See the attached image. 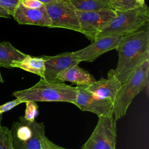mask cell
I'll return each instance as SVG.
<instances>
[{"mask_svg":"<svg viewBox=\"0 0 149 149\" xmlns=\"http://www.w3.org/2000/svg\"><path fill=\"white\" fill-rule=\"evenodd\" d=\"M116 50L118 62L114 71L122 85L141 64L149 60L148 26L123 36Z\"/></svg>","mask_w":149,"mask_h":149,"instance_id":"1","label":"cell"},{"mask_svg":"<svg viewBox=\"0 0 149 149\" xmlns=\"http://www.w3.org/2000/svg\"><path fill=\"white\" fill-rule=\"evenodd\" d=\"M13 95L23 102L55 101L74 104L77 95V88L63 82L48 81L41 78L34 86L14 91Z\"/></svg>","mask_w":149,"mask_h":149,"instance_id":"2","label":"cell"},{"mask_svg":"<svg viewBox=\"0 0 149 149\" xmlns=\"http://www.w3.org/2000/svg\"><path fill=\"white\" fill-rule=\"evenodd\" d=\"M115 12V17L101 31L96 39L108 36H125L141 29L149 22V8L146 4Z\"/></svg>","mask_w":149,"mask_h":149,"instance_id":"3","label":"cell"},{"mask_svg":"<svg viewBox=\"0 0 149 149\" xmlns=\"http://www.w3.org/2000/svg\"><path fill=\"white\" fill-rule=\"evenodd\" d=\"M149 60L141 64L128 80L121 85L113 102V115L115 120L126 113L132 100L148 84Z\"/></svg>","mask_w":149,"mask_h":149,"instance_id":"4","label":"cell"},{"mask_svg":"<svg viewBox=\"0 0 149 149\" xmlns=\"http://www.w3.org/2000/svg\"><path fill=\"white\" fill-rule=\"evenodd\" d=\"M10 132L14 149H42V140L45 136L43 122L30 121L22 116L13 123Z\"/></svg>","mask_w":149,"mask_h":149,"instance_id":"5","label":"cell"},{"mask_svg":"<svg viewBox=\"0 0 149 149\" xmlns=\"http://www.w3.org/2000/svg\"><path fill=\"white\" fill-rule=\"evenodd\" d=\"M51 20L50 28H64L80 32L76 9L70 0H62L45 4Z\"/></svg>","mask_w":149,"mask_h":149,"instance_id":"6","label":"cell"},{"mask_svg":"<svg viewBox=\"0 0 149 149\" xmlns=\"http://www.w3.org/2000/svg\"><path fill=\"white\" fill-rule=\"evenodd\" d=\"M116 120L113 116L98 117V123L81 149H116Z\"/></svg>","mask_w":149,"mask_h":149,"instance_id":"7","label":"cell"},{"mask_svg":"<svg viewBox=\"0 0 149 149\" xmlns=\"http://www.w3.org/2000/svg\"><path fill=\"white\" fill-rule=\"evenodd\" d=\"M78 17L80 33L87 39L93 41L101 31L115 17L112 9H102L92 12L76 10Z\"/></svg>","mask_w":149,"mask_h":149,"instance_id":"8","label":"cell"},{"mask_svg":"<svg viewBox=\"0 0 149 149\" xmlns=\"http://www.w3.org/2000/svg\"><path fill=\"white\" fill-rule=\"evenodd\" d=\"M86 84L77 85V95L73 104L82 111H88L98 117L113 116V102L100 98L88 91Z\"/></svg>","mask_w":149,"mask_h":149,"instance_id":"9","label":"cell"},{"mask_svg":"<svg viewBox=\"0 0 149 149\" xmlns=\"http://www.w3.org/2000/svg\"><path fill=\"white\" fill-rule=\"evenodd\" d=\"M123 36H108L97 38L87 47L73 52L74 55L81 62H91L102 54L116 49Z\"/></svg>","mask_w":149,"mask_h":149,"instance_id":"10","label":"cell"},{"mask_svg":"<svg viewBox=\"0 0 149 149\" xmlns=\"http://www.w3.org/2000/svg\"><path fill=\"white\" fill-rule=\"evenodd\" d=\"M41 57L44 60L45 65L44 79L48 81L59 82L56 80L59 73L80 63L73 52H66L55 56L42 55Z\"/></svg>","mask_w":149,"mask_h":149,"instance_id":"11","label":"cell"},{"mask_svg":"<svg viewBox=\"0 0 149 149\" xmlns=\"http://www.w3.org/2000/svg\"><path fill=\"white\" fill-rule=\"evenodd\" d=\"M121 84L115 76L114 69H110L107 78H101L91 84H86V89L94 95L102 99H108L113 102Z\"/></svg>","mask_w":149,"mask_h":149,"instance_id":"12","label":"cell"},{"mask_svg":"<svg viewBox=\"0 0 149 149\" xmlns=\"http://www.w3.org/2000/svg\"><path fill=\"white\" fill-rule=\"evenodd\" d=\"M12 16L20 24L48 27L51 26V20L47 14L45 5L40 9H33L24 6L20 2Z\"/></svg>","mask_w":149,"mask_h":149,"instance_id":"13","label":"cell"},{"mask_svg":"<svg viewBox=\"0 0 149 149\" xmlns=\"http://www.w3.org/2000/svg\"><path fill=\"white\" fill-rule=\"evenodd\" d=\"M56 80L59 82L69 81L77 85L90 84L95 81L93 76L78 65L71 66L59 73L56 76Z\"/></svg>","mask_w":149,"mask_h":149,"instance_id":"14","label":"cell"},{"mask_svg":"<svg viewBox=\"0 0 149 149\" xmlns=\"http://www.w3.org/2000/svg\"><path fill=\"white\" fill-rule=\"evenodd\" d=\"M26 55L8 41L0 42V67L11 69L13 63L22 61Z\"/></svg>","mask_w":149,"mask_h":149,"instance_id":"15","label":"cell"},{"mask_svg":"<svg viewBox=\"0 0 149 149\" xmlns=\"http://www.w3.org/2000/svg\"><path fill=\"white\" fill-rule=\"evenodd\" d=\"M12 68H20L27 72L37 74L40 76L41 79H44V60L41 56L34 57L27 55L22 61L13 63Z\"/></svg>","mask_w":149,"mask_h":149,"instance_id":"16","label":"cell"},{"mask_svg":"<svg viewBox=\"0 0 149 149\" xmlns=\"http://www.w3.org/2000/svg\"><path fill=\"white\" fill-rule=\"evenodd\" d=\"M70 2L76 10L81 12L112 9L109 5L98 0H70Z\"/></svg>","mask_w":149,"mask_h":149,"instance_id":"17","label":"cell"},{"mask_svg":"<svg viewBox=\"0 0 149 149\" xmlns=\"http://www.w3.org/2000/svg\"><path fill=\"white\" fill-rule=\"evenodd\" d=\"M108 5L114 10H124L140 6L136 0H98Z\"/></svg>","mask_w":149,"mask_h":149,"instance_id":"18","label":"cell"},{"mask_svg":"<svg viewBox=\"0 0 149 149\" xmlns=\"http://www.w3.org/2000/svg\"><path fill=\"white\" fill-rule=\"evenodd\" d=\"M0 149H14L10 130L0 125Z\"/></svg>","mask_w":149,"mask_h":149,"instance_id":"19","label":"cell"},{"mask_svg":"<svg viewBox=\"0 0 149 149\" xmlns=\"http://www.w3.org/2000/svg\"><path fill=\"white\" fill-rule=\"evenodd\" d=\"M26 109L23 117L28 120L34 121L38 115V107L36 102L27 101Z\"/></svg>","mask_w":149,"mask_h":149,"instance_id":"20","label":"cell"},{"mask_svg":"<svg viewBox=\"0 0 149 149\" xmlns=\"http://www.w3.org/2000/svg\"><path fill=\"white\" fill-rule=\"evenodd\" d=\"M20 0H0V6L5 9L8 13L13 16Z\"/></svg>","mask_w":149,"mask_h":149,"instance_id":"21","label":"cell"},{"mask_svg":"<svg viewBox=\"0 0 149 149\" xmlns=\"http://www.w3.org/2000/svg\"><path fill=\"white\" fill-rule=\"evenodd\" d=\"M23 103V102L18 98H16L14 100L9 101L6 102L4 104L0 105V114H2L4 112H8L10 109H13L14 107H16L17 105Z\"/></svg>","mask_w":149,"mask_h":149,"instance_id":"22","label":"cell"},{"mask_svg":"<svg viewBox=\"0 0 149 149\" xmlns=\"http://www.w3.org/2000/svg\"><path fill=\"white\" fill-rule=\"evenodd\" d=\"M20 3L25 7L33 9H38L42 7L44 4L38 0H20Z\"/></svg>","mask_w":149,"mask_h":149,"instance_id":"23","label":"cell"},{"mask_svg":"<svg viewBox=\"0 0 149 149\" xmlns=\"http://www.w3.org/2000/svg\"><path fill=\"white\" fill-rule=\"evenodd\" d=\"M42 149H66L60 147L53 142L50 141L46 136L42 140Z\"/></svg>","mask_w":149,"mask_h":149,"instance_id":"24","label":"cell"},{"mask_svg":"<svg viewBox=\"0 0 149 149\" xmlns=\"http://www.w3.org/2000/svg\"><path fill=\"white\" fill-rule=\"evenodd\" d=\"M0 17L5 18H10V15L5 9L0 6Z\"/></svg>","mask_w":149,"mask_h":149,"instance_id":"25","label":"cell"},{"mask_svg":"<svg viewBox=\"0 0 149 149\" xmlns=\"http://www.w3.org/2000/svg\"><path fill=\"white\" fill-rule=\"evenodd\" d=\"M40 2H42V3L45 4H47V3H49L51 2H56L58 1H62V0H38Z\"/></svg>","mask_w":149,"mask_h":149,"instance_id":"26","label":"cell"},{"mask_svg":"<svg viewBox=\"0 0 149 149\" xmlns=\"http://www.w3.org/2000/svg\"><path fill=\"white\" fill-rule=\"evenodd\" d=\"M136 1H137V2L139 4H140L141 5H143L145 4V2H144L145 0H136Z\"/></svg>","mask_w":149,"mask_h":149,"instance_id":"27","label":"cell"},{"mask_svg":"<svg viewBox=\"0 0 149 149\" xmlns=\"http://www.w3.org/2000/svg\"><path fill=\"white\" fill-rule=\"evenodd\" d=\"M0 68H1V67H0ZM0 82H1V83H3V82H4L3 79V78H2V75H1V72H0Z\"/></svg>","mask_w":149,"mask_h":149,"instance_id":"28","label":"cell"},{"mask_svg":"<svg viewBox=\"0 0 149 149\" xmlns=\"http://www.w3.org/2000/svg\"><path fill=\"white\" fill-rule=\"evenodd\" d=\"M2 119V114H0V125H1V121Z\"/></svg>","mask_w":149,"mask_h":149,"instance_id":"29","label":"cell"}]
</instances>
